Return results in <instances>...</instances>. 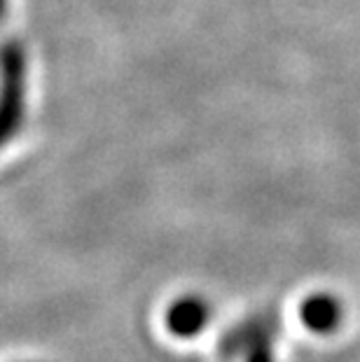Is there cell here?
Returning a JSON list of instances; mask_svg holds the SVG:
<instances>
[{
  "label": "cell",
  "instance_id": "3",
  "mask_svg": "<svg viewBox=\"0 0 360 362\" xmlns=\"http://www.w3.org/2000/svg\"><path fill=\"white\" fill-rule=\"evenodd\" d=\"M248 362H274V356H272V346L267 341L265 337L255 339V341L250 344L248 349Z\"/></svg>",
  "mask_w": 360,
  "mask_h": 362
},
{
  "label": "cell",
  "instance_id": "1",
  "mask_svg": "<svg viewBox=\"0 0 360 362\" xmlns=\"http://www.w3.org/2000/svg\"><path fill=\"white\" fill-rule=\"evenodd\" d=\"M168 329L178 337H192L199 329L204 327L206 322V306L197 299H185V302H178L171 306V311L166 315Z\"/></svg>",
  "mask_w": 360,
  "mask_h": 362
},
{
  "label": "cell",
  "instance_id": "2",
  "mask_svg": "<svg viewBox=\"0 0 360 362\" xmlns=\"http://www.w3.org/2000/svg\"><path fill=\"white\" fill-rule=\"evenodd\" d=\"M339 318V306L330 297H313L302 306V322L313 332H330L337 327Z\"/></svg>",
  "mask_w": 360,
  "mask_h": 362
}]
</instances>
